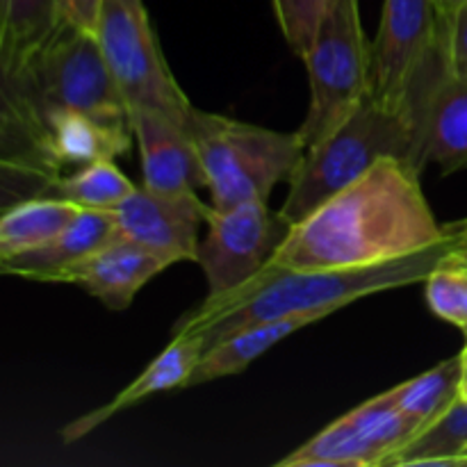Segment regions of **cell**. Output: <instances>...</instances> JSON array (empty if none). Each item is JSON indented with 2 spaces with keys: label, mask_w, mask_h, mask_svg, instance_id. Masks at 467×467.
<instances>
[{
  "label": "cell",
  "mask_w": 467,
  "mask_h": 467,
  "mask_svg": "<svg viewBox=\"0 0 467 467\" xmlns=\"http://www.w3.org/2000/svg\"><path fill=\"white\" fill-rule=\"evenodd\" d=\"M117 237V222L112 210L82 208L78 217L59 235L26 254L0 260V272L7 276L39 281L44 274L62 269L91 251L100 249Z\"/></svg>",
  "instance_id": "5bb4252c"
},
{
  "label": "cell",
  "mask_w": 467,
  "mask_h": 467,
  "mask_svg": "<svg viewBox=\"0 0 467 467\" xmlns=\"http://www.w3.org/2000/svg\"><path fill=\"white\" fill-rule=\"evenodd\" d=\"M281 467H374L381 465L377 451L347 420V415L328 424L306 445L278 461Z\"/></svg>",
  "instance_id": "44dd1931"
},
{
  "label": "cell",
  "mask_w": 467,
  "mask_h": 467,
  "mask_svg": "<svg viewBox=\"0 0 467 467\" xmlns=\"http://www.w3.org/2000/svg\"><path fill=\"white\" fill-rule=\"evenodd\" d=\"M445 78V14L438 0H386L372 41L369 94L427 117L429 100Z\"/></svg>",
  "instance_id": "8992f818"
},
{
  "label": "cell",
  "mask_w": 467,
  "mask_h": 467,
  "mask_svg": "<svg viewBox=\"0 0 467 467\" xmlns=\"http://www.w3.org/2000/svg\"><path fill=\"white\" fill-rule=\"evenodd\" d=\"M328 315L324 313H301V315H287V317L269 319V322L254 324L242 331L231 333L217 345L210 347L201 360L196 363L194 372H192L190 381L185 388L201 386V383L217 381L223 377H235V374L244 372L255 358L267 354L272 347L285 340L287 336L296 333L299 328L310 327L315 322H322Z\"/></svg>",
  "instance_id": "9a60e30c"
},
{
  "label": "cell",
  "mask_w": 467,
  "mask_h": 467,
  "mask_svg": "<svg viewBox=\"0 0 467 467\" xmlns=\"http://www.w3.org/2000/svg\"><path fill=\"white\" fill-rule=\"evenodd\" d=\"M465 0H438V5H441V9H442V14H451L454 12L456 7H459V5H463Z\"/></svg>",
  "instance_id": "83f0119b"
},
{
  "label": "cell",
  "mask_w": 467,
  "mask_h": 467,
  "mask_svg": "<svg viewBox=\"0 0 467 467\" xmlns=\"http://www.w3.org/2000/svg\"><path fill=\"white\" fill-rule=\"evenodd\" d=\"M80 210V205L53 194L16 201L0 219V260L46 244L59 235Z\"/></svg>",
  "instance_id": "ac0fdd59"
},
{
  "label": "cell",
  "mask_w": 467,
  "mask_h": 467,
  "mask_svg": "<svg viewBox=\"0 0 467 467\" xmlns=\"http://www.w3.org/2000/svg\"><path fill=\"white\" fill-rule=\"evenodd\" d=\"M76 109L114 130L132 132L130 105L94 32L67 23L48 46L14 76H3V112Z\"/></svg>",
  "instance_id": "277c9868"
},
{
  "label": "cell",
  "mask_w": 467,
  "mask_h": 467,
  "mask_svg": "<svg viewBox=\"0 0 467 467\" xmlns=\"http://www.w3.org/2000/svg\"><path fill=\"white\" fill-rule=\"evenodd\" d=\"M447 76L467 82V0L445 16Z\"/></svg>",
  "instance_id": "d4e9b609"
},
{
  "label": "cell",
  "mask_w": 467,
  "mask_h": 467,
  "mask_svg": "<svg viewBox=\"0 0 467 467\" xmlns=\"http://www.w3.org/2000/svg\"><path fill=\"white\" fill-rule=\"evenodd\" d=\"M467 454V397L461 395L431 427L397 451L386 467L456 465Z\"/></svg>",
  "instance_id": "ffe728a7"
},
{
  "label": "cell",
  "mask_w": 467,
  "mask_h": 467,
  "mask_svg": "<svg viewBox=\"0 0 467 467\" xmlns=\"http://www.w3.org/2000/svg\"><path fill=\"white\" fill-rule=\"evenodd\" d=\"M328 3L331 0H272L283 36L301 59L310 50Z\"/></svg>",
  "instance_id": "cb8c5ba5"
},
{
  "label": "cell",
  "mask_w": 467,
  "mask_h": 467,
  "mask_svg": "<svg viewBox=\"0 0 467 467\" xmlns=\"http://www.w3.org/2000/svg\"><path fill=\"white\" fill-rule=\"evenodd\" d=\"M135 190V182L112 160H96L78 167L68 176L53 178L48 187L53 196H62L80 208L91 210H114Z\"/></svg>",
  "instance_id": "7402d4cb"
},
{
  "label": "cell",
  "mask_w": 467,
  "mask_h": 467,
  "mask_svg": "<svg viewBox=\"0 0 467 467\" xmlns=\"http://www.w3.org/2000/svg\"><path fill=\"white\" fill-rule=\"evenodd\" d=\"M424 119L418 109L390 108L372 94L365 96L331 135L306 149L299 171L287 182L283 217L296 223L383 158L427 167Z\"/></svg>",
  "instance_id": "3957f363"
},
{
  "label": "cell",
  "mask_w": 467,
  "mask_h": 467,
  "mask_svg": "<svg viewBox=\"0 0 467 467\" xmlns=\"http://www.w3.org/2000/svg\"><path fill=\"white\" fill-rule=\"evenodd\" d=\"M96 36L130 108H150L187 126L194 105L169 71L144 0H103Z\"/></svg>",
  "instance_id": "ba28073f"
},
{
  "label": "cell",
  "mask_w": 467,
  "mask_h": 467,
  "mask_svg": "<svg viewBox=\"0 0 467 467\" xmlns=\"http://www.w3.org/2000/svg\"><path fill=\"white\" fill-rule=\"evenodd\" d=\"M140 144L144 187L160 194H182L205 187V169L190 128L150 108H130Z\"/></svg>",
  "instance_id": "7c38bea8"
},
{
  "label": "cell",
  "mask_w": 467,
  "mask_h": 467,
  "mask_svg": "<svg viewBox=\"0 0 467 467\" xmlns=\"http://www.w3.org/2000/svg\"><path fill=\"white\" fill-rule=\"evenodd\" d=\"M461 358H463V386H461V392H463V397H467V342L463 351H461Z\"/></svg>",
  "instance_id": "f1b7e54d"
},
{
  "label": "cell",
  "mask_w": 467,
  "mask_h": 467,
  "mask_svg": "<svg viewBox=\"0 0 467 467\" xmlns=\"http://www.w3.org/2000/svg\"><path fill=\"white\" fill-rule=\"evenodd\" d=\"M304 62L310 103L296 132L310 149L331 135L369 94L372 41H368L360 23L358 0L328 3Z\"/></svg>",
  "instance_id": "52a82bcc"
},
{
  "label": "cell",
  "mask_w": 467,
  "mask_h": 467,
  "mask_svg": "<svg viewBox=\"0 0 467 467\" xmlns=\"http://www.w3.org/2000/svg\"><path fill=\"white\" fill-rule=\"evenodd\" d=\"M201 356H203V342H201V337L176 333L173 340L167 345V349L130 386L123 388L109 404L89 410V413L80 415L71 424H67L62 429V442L68 445V442H76L80 438L89 436L94 429L108 422L109 418L119 415L121 410L130 409V406L140 404V401L149 400V397L158 395V392L185 388L192 372H194L196 363L201 360Z\"/></svg>",
  "instance_id": "4fadbf2b"
},
{
  "label": "cell",
  "mask_w": 467,
  "mask_h": 467,
  "mask_svg": "<svg viewBox=\"0 0 467 467\" xmlns=\"http://www.w3.org/2000/svg\"><path fill=\"white\" fill-rule=\"evenodd\" d=\"M463 358L451 356L420 377L388 390L397 409L418 427V433L431 427L463 392Z\"/></svg>",
  "instance_id": "d6986e66"
},
{
  "label": "cell",
  "mask_w": 467,
  "mask_h": 467,
  "mask_svg": "<svg viewBox=\"0 0 467 467\" xmlns=\"http://www.w3.org/2000/svg\"><path fill=\"white\" fill-rule=\"evenodd\" d=\"M456 244L451 237L427 251L360 269H290L269 263L244 285L205 296L203 304L178 319L173 336L201 337L205 354L226 336L254 324L301 313L333 315L363 296L424 283L438 260Z\"/></svg>",
  "instance_id": "7a4b0ae2"
},
{
  "label": "cell",
  "mask_w": 467,
  "mask_h": 467,
  "mask_svg": "<svg viewBox=\"0 0 467 467\" xmlns=\"http://www.w3.org/2000/svg\"><path fill=\"white\" fill-rule=\"evenodd\" d=\"M456 465H467V454L463 456V459H459V463H456Z\"/></svg>",
  "instance_id": "4dcf8cb0"
},
{
  "label": "cell",
  "mask_w": 467,
  "mask_h": 467,
  "mask_svg": "<svg viewBox=\"0 0 467 467\" xmlns=\"http://www.w3.org/2000/svg\"><path fill=\"white\" fill-rule=\"evenodd\" d=\"M171 265L141 246L114 237L100 249L62 269L44 274L36 283L78 285L109 310H126L137 292Z\"/></svg>",
  "instance_id": "8fae6325"
},
{
  "label": "cell",
  "mask_w": 467,
  "mask_h": 467,
  "mask_svg": "<svg viewBox=\"0 0 467 467\" xmlns=\"http://www.w3.org/2000/svg\"><path fill=\"white\" fill-rule=\"evenodd\" d=\"M427 162L442 176L467 167V82L447 76L433 91L424 121Z\"/></svg>",
  "instance_id": "e0dca14e"
},
{
  "label": "cell",
  "mask_w": 467,
  "mask_h": 467,
  "mask_svg": "<svg viewBox=\"0 0 467 467\" xmlns=\"http://www.w3.org/2000/svg\"><path fill=\"white\" fill-rule=\"evenodd\" d=\"M64 9V16L68 23L82 27V30H89L96 35V27H99V14H100V3L103 0H59Z\"/></svg>",
  "instance_id": "484cf974"
},
{
  "label": "cell",
  "mask_w": 467,
  "mask_h": 467,
  "mask_svg": "<svg viewBox=\"0 0 467 467\" xmlns=\"http://www.w3.org/2000/svg\"><path fill=\"white\" fill-rule=\"evenodd\" d=\"M427 304L436 317L463 328L467 296V244H456L424 278Z\"/></svg>",
  "instance_id": "603a6c76"
},
{
  "label": "cell",
  "mask_w": 467,
  "mask_h": 467,
  "mask_svg": "<svg viewBox=\"0 0 467 467\" xmlns=\"http://www.w3.org/2000/svg\"><path fill=\"white\" fill-rule=\"evenodd\" d=\"M190 135L205 169V190L217 210L267 201L278 182H290L306 158L299 132H278L255 123L194 108Z\"/></svg>",
  "instance_id": "5b68a950"
},
{
  "label": "cell",
  "mask_w": 467,
  "mask_h": 467,
  "mask_svg": "<svg viewBox=\"0 0 467 467\" xmlns=\"http://www.w3.org/2000/svg\"><path fill=\"white\" fill-rule=\"evenodd\" d=\"M199 260L208 281V296L223 295L258 276L290 235L292 223L267 208V201H251L228 210L210 205Z\"/></svg>",
  "instance_id": "9c48e42d"
},
{
  "label": "cell",
  "mask_w": 467,
  "mask_h": 467,
  "mask_svg": "<svg viewBox=\"0 0 467 467\" xmlns=\"http://www.w3.org/2000/svg\"><path fill=\"white\" fill-rule=\"evenodd\" d=\"M112 213L117 240L141 246L169 265L199 260V231L210 205L196 192L160 194L141 185Z\"/></svg>",
  "instance_id": "30bf717a"
},
{
  "label": "cell",
  "mask_w": 467,
  "mask_h": 467,
  "mask_svg": "<svg viewBox=\"0 0 467 467\" xmlns=\"http://www.w3.org/2000/svg\"><path fill=\"white\" fill-rule=\"evenodd\" d=\"M461 333H463V337L467 342V296H465V324H463V328H461Z\"/></svg>",
  "instance_id": "f546056e"
},
{
  "label": "cell",
  "mask_w": 467,
  "mask_h": 467,
  "mask_svg": "<svg viewBox=\"0 0 467 467\" xmlns=\"http://www.w3.org/2000/svg\"><path fill=\"white\" fill-rule=\"evenodd\" d=\"M420 164L383 158L292 223L272 263L290 269H360L451 240L422 190Z\"/></svg>",
  "instance_id": "6da1fadb"
},
{
  "label": "cell",
  "mask_w": 467,
  "mask_h": 467,
  "mask_svg": "<svg viewBox=\"0 0 467 467\" xmlns=\"http://www.w3.org/2000/svg\"><path fill=\"white\" fill-rule=\"evenodd\" d=\"M67 23L59 0H0V73L23 71Z\"/></svg>",
  "instance_id": "2e32d148"
},
{
  "label": "cell",
  "mask_w": 467,
  "mask_h": 467,
  "mask_svg": "<svg viewBox=\"0 0 467 467\" xmlns=\"http://www.w3.org/2000/svg\"><path fill=\"white\" fill-rule=\"evenodd\" d=\"M445 226V233L450 237H454L459 244H467V217L459 219V222H450V223H442Z\"/></svg>",
  "instance_id": "4316f807"
}]
</instances>
